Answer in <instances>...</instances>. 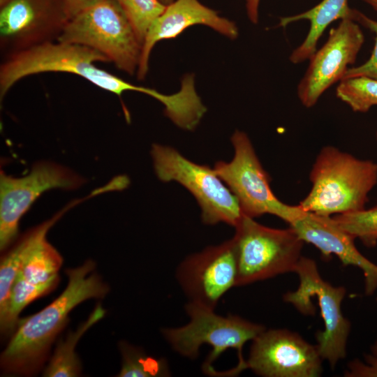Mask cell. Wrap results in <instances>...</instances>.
Masks as SVG:
<instances>
[{"label": "cell", "instance_id": "obj_30", "mask_svg": "<svg viewBox=\"0 0 377 377\" xmlns=\"http://www.w3.org/2000/svg\"><path fill=\"white\" fill-rule=\"evenodd\" d=\"M163 3L170 4L172 2V0H160Z\"/></svg>", "mask_w": 377, "mask_h": 377}, {"label": "cell", "instance_id": "obj_6", "mask_svg": "<svg viewBox=\"0 0 377 377\" xmlns=\"http://www.w3.org/2000/svg\"><path fill=\"white\" fill-rule=\"evenodd\" d=\"M235 228L237 286L295 272L304 242L291 227L272 228L243 215Z\"/></svg>", "mask_w": 377, "mask_h": 377}, {"label": "cell", "instance_id": "obj_14", "mask_svg": "<svg viewBox=\"0 0 377 377\" xmlns=\"http://www.w3.org/2000/svg\"><path fill=\"white\" fill-rule=\"evenodd\" d=\"M79 203V200L71 202L53 217L26 232L27 249L10 293L17 304L27 306L57 287L63 258L46 235L67 211Z\"/></svg>", "mask_w": 377, "mask_h": 377}, {"label": "cell", "instance_id": "obj_26", "mask_svg": "<svg viewBox=\"0 0 377 377\" xmlns=\"http://www.w3.org/2000/svg\"><path fill=\"white\" fill-rule=\"evenodd\" d=\"M346 377H377V339L363 360L350 361L343 373Z\"/></svg>", "mask_w": 377, "mask_h": 377}, {"label": "cell", "instance_id": "obj_22", "mask_svg": "<svg viewBox=\"0 0 377 377\" xmlns=\"http://www.w3.org/2000/svg\"><path fill=\"white\" fill-rule=\"evenodd\" d=\"M27 237L24 234L1 258L0 263V322L6 316L12 288L27 249Z\"/></svg>", "mask_w": 377, "mask_h": 377}, {"label": "cell", "instance_id": "obj_3", "mask_svg": "<svg viewBox=\"0 0 377 377\" xmlns=\"http://www.w3.org/2000/svg\"><path fill=\"white\" fill-rule=\"evenodd\" d=\"M311 188L300 207L323 216L365 209L377 184V163L360 159L333 146L323 147L310 172Z\"/></svg>", "mask_w": 377, "mask_h": 377}, {"label": "cell", "instance_id": "obj_1", "mask_svg": "<svg viewBox=\"0 0 377 377\" xmlns=\"http://www.w3.org/2000/svg\"><path fill=\"white\" fill-rule=\"evenodd\" d=\"M91 260L75 268L66 269L68 284L52 303L29 317L20 319L0 358L4 373L32 375L48 357L53 341L68 321L71 310L91 298H103L109 287L96 273Z\"/></svg>", "mask_w": 377, "mask_h": 377}, {"label": "cell", "instance_id": "obj_23", "mask_svg": "<svg viewBox=\"0 0 377 377\" xmlns=\"http://www.w3.org/2000/svg\"><path fill=\"white\" fill-rule=\"evenodd\" d=\"M333 218L343 230L366 246L376 245L377 205L368 209L334 215Z\"/></svg>", "mask_w": 377, "mask_h": 377}, {"label": "cell", "instance_id": "obj_24", "mask_svg": "<svg viewBox=\"0 0 377 377\" xmlns=\"http://www.w3.org/2000/svg\"><path fill=\"white\" fill-rule=\"evenodd\" d=\"M116 1L127 16L142 45L150 25L164 11L166 5L159 0Z\"/></svg>", "mask_w": 377, "mask_h": 377}, {"label": "cell", "instance_id": "obj_18", "mask_svg": "<svg viewBox=\"0 0 377 377\" xmlns=\"http://www.w3.org/2000/svg\"><path fill=\"white\" fill-rule=\"evenodd\" d=\"M353 9L348 5V0H323L311 9L297 15L281 17L279 27H286L299 20L310 22L309 32L303 42L289 57L294 64L309 60L317 50V43L326 28L334 21L345 18L353 20Z\"/></svg>", "mask_w": 377, "mask_h": 377}, {"label": "cell", "instance_id": "obj_27", "mask_svg": "<svg viewBox=\"0 0 377 377\" xmlns=\"http://www.w3.org/2000/svg\"><path fill=\"white\" fill-rule=\"evenodd\" d=\"M68 19L103 0H61Z\"/></svg>", "mask_w": 377, "mask_h": 377}, {"label": "cell", "instance_id": "obj_28", "mask_svg": "<svg viewBox=\"0 0 377 377\" xmlns=\"http://www.w3.org/2000/svg\"><path fill=\"white\" fill-rule=\"evenodd\" d=\"M260 0H246L247 14L249 20L254 24L258 20V6Z\"/></svg>", "mask_w": 377, "mask_h": 377}, {"label": "cell", "instance_id": "obj_11", "mask_svg": "<svg viewBox=\"0 0 377 377\" xmlns=\"http://www.w3.org/2000/svg\"><path fill=\"white\" fill-rule=\"evenodd\" d=\"M322 359L316 345L287 329L265 330L253 340L246 369L264 377H318Z\"/></svg>", "mask_w": 377, "mask_h": 377}, {"label": "cell", "instance_id": "obj_17", "mask_svg": "<svg viewBox=\"0 0 377 377\" xmlns=\"http://www.w3.org/2000/svg\"><path fill=\"white\" fill-rule=\"evenodd\" d=\"M59 34L45 22L43 12L34 0H10L1 6V43L3 46L14 47L15 52L50 41V36Z\"/></svg>", "mask_w": 377, "mask_h": 377}, {"label": "cell", "instance_id": "obj_29", "mask_svg": "<svg viewBox=\"0 0 377 377\" xmlns=\"http://www.w3.org/2000/svg\"><path fill=\"white\" fill-rule=\"evenodd\" d=\"M365 3L370 5L374 9L377 10V0H362Z\"/></svg>", "mask_w": 377, "mask_h": 377}, {"label": "cell", "instance_id": "obj_4", "mask_svg": "<svg viewBox=\"0 0 377 377\" xmlns=\"http://www.w3.org/2000/svg\"><path fill=\"white\" fill-rule=\"evenodd\" d=\"M98 61L109 60L90 47L59 41H46L17 51L1 66V98L20 80L45 72L75 74L119 97L125 91H135L137 85L98 68L94 64Z\"/></svg>", "mask_w": 377, "mask_h": 377}, {"label": "cell", "instance_id": "obj_13", "mask_svg": "<svg viewBox=\"0 0 377 377\" xmlns=\"http://www.w3.org/2000/svg\"><path fill=\"white\" fill-rule=\"evenodd\" d=\"M177 280L189 302L215 309L220 299L237 286V260L232 239L185 258Z\"/></svg>", "mask_w": 377, "mask_h": 377}, {"label": "cell", "instance_id": "obj_20", "mask_svg": "<svg viewBox=\"0 0 377 377\" xmlns=\"http://www.w3.org/2000/svg\"><path fill=\"white\" fill-rule=\"evenodd\" d=\"M122 357L121 367L117 376L160 377L169 376L170 373L166 360L147 355L141 348L126 341H120Z\"/></svg>", "mask_w": 377, "mask_h": 377}, {"label": "cell", "instance_id": "obj_9", "mask_svg": "<svg viewBox=\"0 0 377 377\" xmlns=\"http://www.w3.org/2000/svg\"><path fill=\"white\" fill-rule=\"evenodd\" d=\"M231 141L232 160L216 162L214 170L237 198L243 215L254 219L269 214L288 223L301 212L300 206L287 205L276 197L270 177L245 133L236 131Z\"/></svg>", "mask_w": 377, "mask_h": 377}, {"label": "cell", "instance_id": "obj_8", "mask_svg": "<svg viewBox=\"0 0 377 377\" xmlns=\"http://www.w3.org/2000/svg\"><path fill=\"white\" fill-rule=\"evenodd\" d=\"M151 155L155 173L161 181H175L194 196L201 208L204 223L223 222L234 227L238 224L243 214L237 198L214 168L192 162L168 146L154 144Z\"/></svg>", "mask_w": 377, "mask_h": 377}, {"label": "cell", "instance_id": "obj_33", "mask_svg": "<svg viewBox=\"0 0 377 377\" xmlns=\"http://www.w3.org/2000/svg\"><path fill=\"white\" fill-rule=\"evenodd\" d=\"M376 302H377V298H376Z\"/></svg>", "mask_w": 377, "mask_h": 377}, {"label": "cell", "instance_id": "obj_25", "mask_svg": "<svg viewBox=\"0 0 377 377\" xmlns=\"http://www.w3.org/2000/svg\"><path fill=\"white\" fill-rule=\"evenodd\" d=\"M353 20L375 34V45L369 59L360 66L348 68L342 80L362 76L377 80V21L355 9H353Z\"/></svg>", "mask_w": 377, "mask_h": 377}, {"label": "cell", "instance_id": "obj_12", "mask_svg": "<svg viewBox=\"0 0 377 377\" xmlns=\"http://www.w3.org/2000/svg\"><path fill=\"white\" fill-rule=\"evenodd\" d=\"M364 42L359 24L351 18L341 20L330 29L325 43L309 59V66L297 85V96L304 107L314 106L327 89L343 78Z\"/></svg>", "mask_w": 377, "mask_h": 377}, {"label": "cell", "instance_id": "obj_16", "mask_svg": "<svg viewBox=\"0 0 377 377\" xmlns=\"http://www.w3.org/2000/svg\"><path fill=\"white\" fill-rule=\"evenodd\" d=\"M197 24L206 25L231 39L238 36L234 22L219 16L198 0H177L167 5L150 25L142 46L138 77L142 80L145 77L151 51L158 41L176 38L187 28Z\"/></svg>", "mask_w": 377, "mask_h": 377}, {"label": "cell", "instance_id": "obj_15", "mask_svg": "<svg viewBox=\"0 0 377 377\" xmlns=\"http://www.w3.org/2000/svg\"><path fill=\"white\" fill-rule=\"evenodd\" d=\"M304 242L313 245L325 258L336 256L344 266L359 268L364 277V291L371 295L377 289V265L367 259L355 245V238L330 216L303 209L289 223Z\"/></svg>", "mask_w": 377, "mask_h": 377}, {"label": "cell", "instance_id": "obj_10", "mask_svg": "<svg viewBox=\"0 0 377 377\" xmlns=\"http://www.w3.org/2000/svg\"><path fill=\"white\" fill-rule=\"evenodd\" d=\"M86 179L69 168L51 161L36 163L26 175L15 177L1 171L0 248L5 250L17 238L19 223L34 202L53 188L74 190Z\"/></svg>", "mask_w": 377, "mask_h": 377}, {"label": "cell", "instance_id": "obj_5", "mask_svg": "<svg viewBox=\"0 0 377 377\" xmlns=\"http://www.w3.org/2000/svg\"><path fill=\"white\" fill-rule=\"evenodd\" d=\"M57 40L94 49L130 75L138 70L142 45L116 0H103L69 19Z\"/></svg>", "mask_w": 377, "mask_h": 377}, {"label": "cell", "instance_id": "obj_19", "mask_svg": "<svg viewBox=\"0 0 377 377\" xmlns=\"http://www.w3.org/2000/svg\"><path fill=\"white\" fill-rule=\"evenodd\" d=\"M105 310L98 304L87 320L82 323L75 332H71L64 340L58 342L48 365L43 371L47 377H73L81 374L82 366L75 353V346L82 336L101 320Z\"/></svg>", "mask_w": 377, "mask_h": 377}, {"label": "cell", "instance_id": "obj_21", "mask_svg": "<svg viewBox=\"0 0 377 377\" xmlns=\"http://www.w3.org/2000/svg\"><path fill=\"white\" fill-rule=\"evenodd\" d=\"M337 98L357 112H366L377 105V80L355 77L340 81L336 89Z\"/></svg>", "mask_w": 377, "mask_h": 377}, {"label": "cell", "instance_id": "obj_31", "mask_svg": "<svg viewBox=\"0 0 377 377\" xmlns=\"http://www.w3.org/2000/svg\"><path fill=\"white\" fill-rule=\"evenodd\" d=\"M10 0H0L1 6H3V4H5L6 3H7Z\"/></svg>", "mask_w": 377, "mask_h": 377}, {"label": "cell", "instance_id": "obj_2", "mask_svg": "<svg viewBox=\"0 0 377 377\" xmlns=\"http://www.w3.org/2000/svg\"><path fill=\"white\" fill-rule=\"evenodd\" d=\"M189 322L180 327L161 330L172 348L183 357L195 359L202 344L212 350L202 364L210 376H235L246 369L242 349L265 330L239 316H221L214 309L188 302L185 306Z\"/></svg>", "mask_w": 377, "mask_h": 377}, {"label": "cell", "instance_id": "obj_32", "mask_svg": "<svg viewBox=\"0 0 377 377\" xmlns=\"http://www.w3.org/2000/svg\"><path fill=\"white\" fill-rule=\"evenodd\" d=\"M376 140H377V131H376Z\"/></svg>", "mask_w": 377, "mask_h": 377}, {"label": "cell", "instance_id": "obj_7", "mask_svg": "<svg viewBox=\"0 0 377 377\" xmlns=\"http://www.w3.org/2000/svg\"><path fill=\"white\" fill-rule=\"evenodd\" d=\"M299 277L295 291L287 292L283 300L291 304L300 313L314 315L316 299L323 320V330L316 333V346L323 360L334 369L339 360L346 357L348 338L351 329L350 321L343 316L341 304L346 290L343 286H334L324 280L316 261L302 256L295 272Z\"/></svg>", "mask_w": 377, "mask_h": 377}]
</instances>
